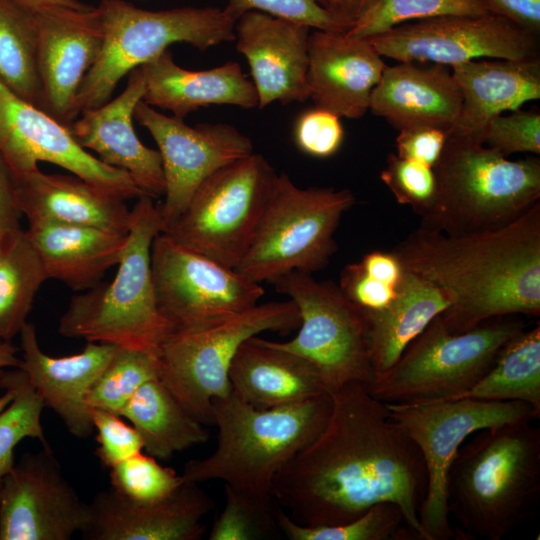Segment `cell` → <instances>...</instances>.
I'll use <instances>...</instances> for the list:
<instances>
[{
    "label": "cell",
    "instance_id": "20",
    "mask_svg": "<svg viewBox=\"0 0 540 540\" xmlns=\"http://www.w3.org/2000/svg\"><path fill=\"white\" fill-rule=\"evenodd\" d=\"M236 49L248 61L258 108L309 99L310 28L259 12L242 14L234 27Z\"/></svg>",
    "mask_w": 540,
    "mask_h": 540
},
{
    "label": "cell",
    "instance_id": "40",
    "mask_svg": "<svg viewBox=\"0 0 540 540\" xmlns=\"http://www.w3.org/2000/svg\"><path fill=\"white\" fill-rule=\"evenodd\" d=\"M109 469L111 489L122 498L137 503L160 501L184 481L174 469L160 465L156 458L142 452Z\"/></svg>",
    "mask_w": 540,
    "mask_h": 540
},
{
    "label": "cell",
    "instance_id": "1",
    "mask_svg": "<svg viewBox=\"0 0 540 540\" xmlns=\"http://www.w3.org/2000/svg\"><path fill=\"white\" fill-rule=\"evenodd\" d=\"M330 395L325 427L279 470L273 502L306 526L343 524L392 502L426 540L419 511L427 475L417 445L365 384L350 382Z\"/></svg>",
    "mask_w": 540,
    "mask_h": 540
},
{
    "label": "cell",
    "instance_id": "26",
    "mask_svg": "<svg viewBox=\"0 0 540 540\" xmlns=\"http://www.w3.org/2000/svg\"><path fill=\"white\" fill-rule=\"evenodd\" d=\"M461 108L459 87L446 66L399 62L386 65L370 97L369 110L398 131L416 126L446 130Z\"/></svg>",
    "mask_w": 540,
    "mask_h": 540
},
{
    "label": "cell",
    "instance_id": "11",
    "mask_svg": "<svg viewBox=\"0 0 540 540\" xmlns=\"http://www.w3.org/2000/svg\"><path fill=\"white\" fill-rule=\"evenodd\" d=\"M276 175L256 153L223 166L201 183L163 233L235 269L251 244Z\"/></svg>",
    "mask_w": 540,
    "mask_h": 540
},
{
    "label": "cell",
    "instance_id": "53",
    "mask_svg": "<svg viewBox=\"0 0 540 540\" xmlns=\"http://www.w3.org/2000/svg\"><path fill=\"white\" fill-rule=\"evenodd\" d=\"M18 349L11 341L0 340V373L6 367L19 368L21 358L17 356Z\"/></svg>",
    "mask_w": 540,
    "mask_h": 540
},
{
    "label": "cell",
    "instance_id": "31",
    "mask_svg": "<svg viewBox=\"0 0 540 540\" xmlns=\"http://www.w3.org/2000/svg\"><path fill=\"white\" fill-rule=\"evenodd\" d=\"M449 288L406 270L396 297L378 310H364L374 378L390 368L408 344L455 302Z\"/></svg>",
    "mask_w": 540,
    "mask_h": 540
},
{
    "label": "cell",
    "instance_id": "46",
    "mask_svg": "<svg viewBox=\"0 0 540 540\" xmlns=\"http://www.w3.org/2000/svg\"><path fill=\"white\" fill-rule=\"evenodd\" d=\"M344 140L340 117L315 107L303 112L294 126V141L305 154L328 158L338 152Z\"/></svg>",
    "mask_w": 540,
    "mask_h": 540
},
{
    "label": "cell",
    "instance_id": "47",
    "mask_svg": "<svg viewBox=\"0 0 540 540\" xmlns=\"http://www.w3.org/2000/svg\"><path fill=\"white\" fill-rule=\"evenodd\" d=\"M402 282L390 283L366 271L359 262H356L343 268L338 286L348 299L362 309L378 310L396 297Z\"/></svg>",
    "mask_w": 540,
    "mask_h": 540
},
{
    "label": "cell",
    "instance_id": "15",
    "mask_svg": "<svg viewBox=\"0 0 540 540\" xmlns=\"http://www.w3.org/2000/svg\"><path fill=\"white\" fill-rule=\"evenodd\" d=\"M537 36L487 13L449 15L404 23L367 38L382 56L398 62L454 66L496 58L537 56Z\"/></svg>",
    "mask_w": 540,
    "mask_h": 540
},
{
    "label": "cell",
    "instance_id": "48",
    "mask_svg": "<svg viewBox=\"0 0 540 540\" xmlns=\"http://www.w3.org/2000/svg\"><path fill=\"white\" fill-rule=\"evenodd\" d=\"M448 132L433 126H416L399 130L396 155L434 167L443 152Z\"/></svg>",
    "mask_w": 540,
    "mask_h": 540
},
{
    "label": "cell",
    "instance_id": "49",
    "mask_svg": "<svg viewBox=\"0 0 540 540\" xmlns=\"http://www.w3.org/2000/svg\"><path fill=\"white\" fill-rule=\"evenodd\" d=\"M21 216L15 175L0 151V249L5 247L22 230Z\"/></svg>",
    "mask_w": 540,
    "mask_h": 540
},
{
    "label": "cell",
    "instance_id": "23",
    "mask_svg": "<svg viewBox=\"0 0 540 540\" xmlns=\"http://www.w3.org/2000/svg\"><path fill=\"white\" fill-rule=\"evenodd\" d=\"M386 65L367 38L315 30L308 39L309 98L340 118L359 119Z\"/></svg>",
    "mask_w": 540,
    "mask_h": 540
},
{
    "label": "cell",
    "instance_id": "43",
    "mask_svg": "<svg viewBox=\"0 0 540 540\" xmlns=\"http://www.w3.org/2000/svg\"><path fill=\"white\" fill-rule=\"evenodd\" d=\"M224 9L236 20L248 11H259L315 30L343 33L350 27L324 0H228Z\"/></svg>",
    "mask_w": 540,
    "mask_h": 540
},
{
    "label": "cell",
    "instance_id": "13",
    "mask_svg": "<svg viewBox=\"0 0 540 540\" xmlns=\"http://www.w3.org/2000/svg\"><path fill=\"white\" fill-rule=\"evenodd\" d=\"M273 284L296 304L301 322L293 339L272 343L310 362L329 394L350 382L370 384L374 370L364 310L338 285L310 273L292 271Z\"/></svg>",
    "mask_w": 540,
    "mask_h": 540
},
{
    "label": "cell",
    "instance_id": "2",
    "mask_svg": "<svg viewBox=\"0 0 540 540\" xmlns=\"http://www.w3.org/2000/svg\"><path fill=\"white\" fill-rule=\"evenodd\" d=\"M391 251L407 271L454 292L440 314L451 333L540 314V201L496 229L450 235L419 226Z\"/></svg>",
    "mask_w": 540,
    "mask_h": 540
},
{
    "label": "cell",
    "instance_id": "21",
    "mask_svg": "<svg viewBox=\"0 0 540 540\" xmlns=\"http://www.w3.org/2000/svg\"><path fill=\"white\" fill-rule=\"evenodd\" d=\"M214 509L197 483H183L166 498L137 503L112 489L89 504L90 517L81 532L89 540H197L205 531L202 518Z\"/></svg>",
    "mask_w": 540,
    "mask_h": 540
},
{
    "label": "cell",
    "instance_id": "41",
    "mask_svg": "<svg viewBox=\"0 0 540 540\" xmlns=\"http://www.w3.org/2000/svg\"><path fill=\"white\" fill-rule=\"evenodd\" d=\"M225 506L209 533L210 540L261 539L277 527L273 506H264L225 485Z\"/></svg>",
    "mask_w": 540,
    "mask_h": 540
},
{
    "label": "cell",
    "instance_id": "5",
    "mask_svg": "<svg viewBox=\"0 0 540 540\" xmlns=\"http://www.w3.org/2000/svg\"><path fill=\"white\" fill-rule=\"evenodd\" d=\"M160 232L159 207L143 194L131 210L115 277L72 296L59 320L62 336L159 354L171 334L157 307L151 270V246Z\"/></svg>",
    "mask_w": 540,
    "mask_h": 540
},
{
    "label": "cell",
    "instance_id": "10",
    "mask_svg": "<svg viewBox=\"0 0 540 540\" xmlns=\"http://www.w3.org/2000/svg\"><path fill=\"white\" fill-rule=\"evenodd\" d=\"M292 300L257 304L215 324L170 334L160 347L159 379L203 425L213 424L212 401L232 392L229 368L239 346L264 331L300 326Z\"/></svg>",
    "mask_w": 540,
    "mask_h": 540
},
{
    "label": "cell",
    "instance_id": "34",
    "mask_svg": "<svg viewBox=\"0 0 540 540\" xmlns=\"http://www.w3.org/2000/svg\"><path fill=\"white\" fill-rule=\"evenodd\" d=\"M0 83L42 109L35 15L14 0H0Z\"/></svg>",
    "mask_w": 540,
    "mask_h": 540
},
{
    "label": "cell",
    "instance_id": "17",
    "mask_svg": "<svg viewBox=\"0 0 540 540\" xmlns=\"http://www.w3.org/2000/svg\"><path fill=\"white\" fill-rule=\"evenodd\" d=\"M0 151L15 176L55 164L124 200L144 193L125 171L107 165L75 140L68 126L0 83Z\"/></svg>",
    "mask_w": 540,
    "mask_h": 540
},
{
    "label": "cell",
    "instance_id": "3",
    "mask_svg": "<svg viewBox=\"0 0 540 540\" xmlns=\"http://www.w3.org/2000/svg\"><path fill=\"white\" fill-rule=\"evenodd\" d=\"M332 408L329 393L273 409H257L232 392L212 401L218 428L215 451L185 464L182 479L221 480L264 506H273L275 476L325 427Z\"/></svg>",
    "mask_w": 540,
    "mask_h": 540
},
{
    "label": "cell",
    "instance_id": "29",
    "mask_svg": "<svg viewBox=\"0 0 540 540\" xmlns=\"http://www.w3.org/2000/svg\"><path fill=\"white\" fill-rule=\"evenodd\" d=\"M146 87L142 101L184 119L209 105L258 107L255 86L240 64L228 61L208 70L191 71L179 66L167 49L142 65Z\"/></svg>",
    "mask_w": 540,
    "mask_h": 540
},
{
    "label": "cell",
    "instance_id": "36",
    "mask_svg": "<svg viewBox=\"0 0 540 540\" xmlns=\"http://www.w3.org/2000/svg\"><path fill=\"white\" fill-rule=\"evenodd\" d=\"M0 487L12 469L14 449L24 438L38 439L43 448L51 449L41 425L43 400L20 369L0 373Z\"/></svg>",
    "mask_w": 540,
    "mask_h": 540
},
{
    "label": "cell",
    "instance_id": "18",
    "mask_svg": "<svg viewBox=\"0 0 540 540\" xmlns=\"http://www.w3.org/2000/svg\"><path fill=\"white\" fill-rule=\"evenodd\" d=\"M89 517L51 449L23 454L1 484L0 540H70Z\"/></svg>",
    "mask_w": 540,
    "mask_h": 540
},
{
    "label": "cell",
    "instance_id": "44",
    "mask_svg": "<svg viewBox=\"0 0 540 540\" xmlns=\"http://www.w3.org/2000/svg\"><path fill=\"white\" fill-rule=\"evenodd\" d=\"M482 143L506 157L514 153L539 155V112L517 109L495 116L484 129Z\"/></svg>",
    "mask_w": 540,
    "mask_h": 540
},
{
    "label": "cell",
    "instance_id": "19",
    "mask_svg": "<svg viewBox=\"0 0 540 540\" xmlns=\"http://www.w3.org/2000/svg\"><path fill=\"white\" fill-rule=\"evenodd\" d=\"M42 110L70 127L79 116L77 95L97 61L103 30L97 7L49 9L34 13Z\"/></svg>",
    "mask_w": 540,
    "mask_h": 540
},
{
    "label": "cell",
    "instance_id": "25",
    "mask_svg": "<svg viewBox=\"0 0 540 540\" xmlns=\"http://www.w3.org/2000/svg\"><path fill=\"white\" fill-rule=\"evenodd\" d=\"M461 94L458 118L448 135L482 143L488 122L540 99V60L482 58L451 67Z\"/></svg>",
    "mask_w": 540,
    "mask_h": 540
},
{
    "label": "cell",
    "instance_id": "33",
    "mask_svg": "<svg viewBox=\"0 0 540 540\" xmlns=\"http://www.w3.org/2000/svg\"><path fill=\"white\" fill-rule=\"evenodd\" d=\"M520 401L540 417V325L523 330L499 352L489 371L457 399Z\"/></svg>",
    "mask_w": 540,
    "mask_h": 540
},
{
    "label": "cell",
    "instance_id": "38",
    "mask_svg": "<svg viewBox=\"0 0 540 540\" xmlns=\"http://www.w3.org/2000/svg\"><path fill=\"white\" fill-rule=\"evenodd\" d=\"M159 378L158 355L117 347L112 359L86 397L89 409L120 415L132 395L147 381Z\"/></svg>",
    "mask_w": 540,
    "mask_h": 540
},
{
    "label": "cell",
    "instance_id": "45",
    "mask_svg": "<svg viewBox=\"0 0 540 540\" xmlns=\"http://www.w3.org/2000/svg\"><path fill=\"white\" fill-rule=\"evenodd\" d=\"M90 417L97 432L98 447L96 455L106 468L124 461L144 449L137 430L126 424L121 416L102 409H90Z\"/></svg>",
    "mask_w": 540,
    "mask_h": 540
},
{
    "label": "cell",
    "instance_id": "51",
    "mask_svg": "<svg viewBox=\"0 0 540 540\" xmlns=\"http://www.w3.org/2000/svg\"><path fill=\"white\" fill-rule=\"evenodd\" d=\"M326 7L337 17L351 24L376 0H324Z\"/></svg>",
    "mask_w": 540,
    "mask_h": 540
},
{
    "label": "cell",
    "instance_id": "35",
    "mask_svg": "<svg viewBox=\"0 0 540 540\" xmlns=\"http://www.w3.org/2000/svg\"><path fill=\"white\" fill-rule=\"evenodd\" d=\"M47 279L26 230L0 249V340L11 341L20 333Z\"/></svg>",
    "mask_w": 540,
    "mask_h": 540
},
{
    "label": "cell",
    "instance_id": "37",
    "mask_svg": "<svg viewBox=\"0 0 540 540\" xmlns=\"http://www.w3.org/2000/svg\"><path fill=\"white\" fill-rule=\"evenodd\" d=\"M274 517L277 528L291 540H422L392 502L378 503L357 519L338 525H301L276 503Z\"/></svg>",
    "mask_w": 540,
    "mask_h": 540
},
{
    "label": "cell",
    "instance_id": "9",
    "mask_svg": "<svg viewBox=\"0 0 540 540\" xmlns=\"http://www.w3.org/2000/svg\"><path fill=\"white\" fill-rule=\"evenodd\" d=\"M523 330L521 320L506 316L455 334L438 315L366 387L385 403L455 400L489 371L503 346Z\"/></svg>",
    "mask_w": 540,
    "mask_h": 540
},
{
    "label": "cell",
    "instance_id": "7",
    "mask_svg": "<svg viewBox=\"0 0 540 540\" xmlns=\"http://www.w3.org/2000/svg\"><path fill=\"white\" fill-rule=\"evenodd\" d=\"M103 44L77 95V109L96 108L111 99L120 80L174 43L200 51L234 41L236 19L224 8L181 7L145 10L124 0H101Z\"/></svg>",
    "mask_w": 540,
    "mask_h": 540
},
{
    "label": "cell",
    "instance_id": "14",
    "mask_svg": "<svg viewBox=\"0 0 540 540\" xmlns=\"http://www.w3.org/2000/svg\"><path fill=\"white\" fill-rule=\"evenodd\" d=\"M158 310L176 332L200 329L255 305L264 288L236 269L190 250L160 232L151 246Z\"/></svg>",
    "mask_w": 540,
    "mask_h": 540
},
{
    "label": "cell",
    "instance_id": "52",
    "mask_svg": "<svg viewBox=\"0 0 540 540\" xmlns=\"http://www.w3.org/2000/svg\"><path fill=\"white\" fill-rule=\"evenodd\" d=\"M32 12H41L49 9L68 8L76 10H86L91 8L79 0H14Z\"/></svg>",
    "mask_w": 540,
    "mask_h": 540
},
{
    "label": "cell",
    "instance_id": "6",
    "mask_svg": "<svg viewBox=\"0 0 540 540\" xmlns=\"http://www.w3.org/2000/svg\"><path fill=\"white\" fill-rule=\"evenodd\" d=\"M436 195L420 226L450 235L496 229L540 201V160H510L483 143L448 135L433 167Z\"/></svg>",
    "mask_w": 540,
    "mask_h": 540
},
{
    "label": "cell",
    "instance_id": "12",
    "mask_svg": "<svg viewBox=\"0 0 540 540\" xmlns=\"http://www.w3.org/2000/svg\"><path fill=\"white\" fill-rule=\"evenodd\" d=\"M385 404L393 421L417 445L425 463L427 487L419 521L426 540H448L456 535L449 521L446 482L449 468L467 438L483 428L536 418L532 408L520 401L462 398Z\"/></svg>",
    "mask_w": 540,
    "mask_h": 540
},
{
    "label": "cell",
    "instance_id": "8",
    "mask_svg": "<svg viewBox=\"0 0 540 540\" xmlns=\"http://www.w3.org/2000/svg\"><path fill=\"white\" fill-rule=\"evenodd\" d=\"M350 189L298 187L277 174L251 244L235 268L256 283H274L292 271L325 268L337 250L334 234L355 204Z\"/></svg>",
    "mask_w": 540,
    "mask_h": 540
},
{
    "label": "cell",
    "instance_id": "28",
    "mask_svg": "<svg viewBox=\"0 0 540 540\" xmlns=\"http://www.w3.org/2000/svg\"><path fill=\"white\" fill-rule=\"evenodd\" d=\"M228 378L234 395L257 409H273L328 393L306 359L252 336L234 355Z\"/></svg>",
    "mask_w": 540,
    "mask_h": 540
},
{
    "label": "cell",
    "instance_id": "22",
    "mask_svg": "<svg viewBox=\"0 0 540 540\" xmlns=\"http://www.w3.org/2000/svg\"><path fill=\"white\" fill-rule=\"evenodd\" d=\"M145 87L140 66L128 74L125 89L115 99L81 111L69 128L80 146L96 152L107 165L128 173L144 194L154 198L165 191L161 156L140 141L132 121Z\"/></svg>",
    "mask_w": 540,
    "mask_h": 540
},
{
    "label": "cell",
    "instance_id": "32",
    "mask_svg": "<svg viewBox=\"0 0 540 540\" xmlns=\"http://www.w3.org/2000/svg\"><path fill=\"white\" fill-rule=\"evenodd\" d=\"M142 438L148 455L166 460L209 439L195 419L159 378L144 383L120 412Z\"/></svg>",
    "mask_w": 540,
    "mask_h": 540
},
{
    "label": "cell",
    "instance_id": "4",
    "mask_svg": "<svg viewBox=\"0 0 540 540\" xmlns=\"http://www.w3.org/2000/svg\"><path fill=\"white\" fill-rule=\"evenodd\" d=\"M474 434L449 468L447 507L462 535L500 540L539 498L540 429L519 421Z\"/></svg>",
    "mask_w": 540,
    "mask_h": 540
},
{
    "label": "cell",
    "instance_id": "24",
    "mask_svg": "<svg viewBox=\"0 0 540 540\" xmlns=\"http://www.w3.org/2000/svg\"><path fill=\"white\" fill-rule=\"evenodd\" d=\"M22 369L43 400L75 437L85 439L94 431L86 397L118 346L87 342L80 353L52 357L39 346L36 327L27 322L20 333Z\"/></svg>",
    "mask_w": 540,
    "mask_h": 540
},
{
    "label": "cell",
    "instance_id": "30",
    "mask_svg": "<svg viewBox=\"0 0 540 540\" xmlns=\"http://www.w3.org/2000/svg\"><path fill=\"white\" fill-rule=\"evenodd\" d=\"M26 233L47 278L75 291L94 287L109 268L118 265L128 234L43 222L29 223Z\"/></svg>",
    "mask_w": 540,
    "mask_h": 540
},
{
    "label": "cell",
    "instance_id": "42",
    "mask_svg": "<svg viewBox=\"0 0 540 540\" xmlns=\"http://www.w3.org/2000/svg\"><path fill=\"white\" fill-rule=\"evenodd\" d=\"M380 178L399 204L410 206L419 216L434 201L436 176L431 166L392 153Z\"/></svg>",
    "mask_w": 540,
    "mask_h": 540
},
{
    "label": "cell",
    "instance_id": "39",
    "mask_svg": "<svg viewBox=\"0 0 540 540\" xmlns=\"http://www.w3.org/2000/svg\"><path fill=\"white\" fill-rule=\"evenodd\" d=\"M487 13L477 0H376L345 33L369 38L404 23L449 15Z\"/></svg>",
    "mask_w": 540,
    "mask_h": 540
},
{
    "label": "cell",
    "instance_id": "50",
    "mask_svg": "<svg viewBox=\"0 0 540 540\" xmlns=\"http://www.w3.org/2000/svg\"><path fill=\"white\" fill-rule=\"evenodd\" d=\"M486 11L538 36L540 0H477Z\"/></svg>",
    "mask_w": 540,
    "mask_h": 540
},
{
    "label": "cell",
    "instance_id": "16",
    "mask_svg": "<svg viewBox=\"0 0 540 540\" xmlns=\"http://www.w3.org/2000/svg\"><path fill=\"white\" fill-rule=\"evenodd\" d=\"M134 118L155 140L165 180L159 207L164 232L183 212L201 183L216 170L253 153L246 135L225 123L187 125L166 116L142 100Z\"/></svg>",
    "mask_w": 540,
    "mask_h": 540
},
{
    "label": "cell",
    "instance_id": "27",
    "mask_svg": "<svg viewBox=\"0 0 540 540\" xmlns=\"http://www.w3.org/2000/svg\"><path fill=\"white\" fill-rule=\"evenodd\" d=\"M15 179L18 206L29 223L129 231L131 210L125 200L75 175L46 174L38 168Z\"/></svg>",
    "mask_w": 540,
    "mask_h": 540
}]
</instances>
